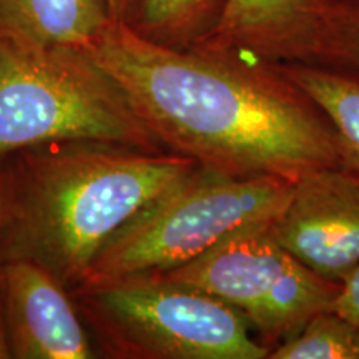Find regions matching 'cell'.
<instances>
[{
    "label": "cell",
    "mask_w": 359,
    "mask_h": 359,
    "mask_svg": "<svg viewBox=\"0 0 359 359\" xmlns=\"http://www.w3.org/2000/svg\"><path fill=\"white\" fill-rule=\"evenodd\" d=\"M88 53L167 151L226 177L296 183L343 167L334 128L275 64L240 53L177 48L111 20Z\"/></svg>",
    "instance_id": "obj_1"
},
{
    "label": "cell",
    "mask_w": 359,
    "mask_h": 359,
    "mask_svg": "<svg viewBox=\"0 0 359 359\" xmlns=\"http://www.w3.org/2000/svg\"><path fill=\"white\" fill-rule=\"evenodd\" d=\"M198 168L102 142L24 148L0 170V263L29 259L77 288L116 233Z\"/></svg>",
    "instance_id": "obj_2"
},
{
    "label": "cell",
    "mask_w": 359,
    "mask_h": 359,
    "mask_svg": "<svg viewBox=\"0 0 359 359\" xmlns=\"http://www.w3.org/2000/svg\"><path fill=\"white\" fill-rule=\"evenodd\" d=\"M64 142L167 151L88 50L0 35V160Z\"/></svg>",
    "instance_id": "obj_3"
},
{
    "label": "cell",
    "mask_w": 359,
    "mask_h": 359,
    "mask_svg": "<svg viewBox=\"0 0 359 359\" xmlns=\"http://www.w3.org/2000/svg\"><path fill=\"white\" fill-rule=\"evenodd\" d=\"M72 294L115 358L268 359L243 313L160 273L83 281Z\"/></svg>",
    "instance_id": "obj_4"
},
{
    "label": "cell",
    "mask_w": 359,
    "mask_h": 359,
    "mask_svg": "<svg viewBox=\"0 0 359 359\" xmlns=\"http://www.w3.org/2000/svg\"><path fill=\"white\" fill-rule=\"evenodd\" d=\"M293 185L276 177L236 178L200 167L116 233L85 281L177 268L238 228L276 219Z\"/></svg>",
    "instance_id": "obj_5"
},
{
    "label": "cell",
    "mask_w": 359,
    "mask_h": 359,
    "mask_svg": "<svg viewBox=\"0 0 359 359\" xmlns=\"http://www.w3.org/2000/svg\"><path fill=\"white\" fill-rule=\"evenodd\" d=\"M273 222L238 228L190 262L160 273L243 313L269 353L314 314L333 309L341 290L283 248Z\"/></svg>",
    "instance_id": "obj_6"
},
{
    "label": "cell",
    "mask_w": 359,
    "mask_h": 359,
    "mask_svg": "<svg viewBox=\"0 0 359 359\" xmlns=\"http://www.w3.org/2000/svg\"><path fill=\"white\" fill-rule=\"evenodd\" d=\"M271 231L294 258L343 285L359 264V177L338 167L298 180Z\"/></svg>",
    "instance_id": "obj_7"
},
{
    "label": "cell",
    "mask_w": 359,
    "mask_h": 359,
    "mask_svg": "<svg viewBox=\"0 0 359 359\" xmlns=\"http://www.w3.org/2000/svg\"><path fill=\"white\" fill-rule=\"evenodd\" d=\"M0 299L17 359L95 358L65 285L29 259L0 263Z\"/></svg>",
    "instance_id": "obj_8"
},
{
    "label": "cell",
    "mask_w": 359,
    "mask_h": 359,
    "mask_svg": "<svg viewBox=\"0 0 359 359\" xmlns=\"http://www.w3.org/2000/svg\"><path fill=\"white\" fill-rule=\"evenodd\" d=\"M336 0H224L222 15L195 47L266 64H314Z\"/></svg>",
    "instance_id": "obj_9"
},
{
    "label": "cell",
    "mask_w": 359,
    "mask_h": 359,
    "mask_svg": "<svg viewBox=\"0 0 359 359\" xmlns=\"http://www.w3.org/2000/svg\"><path fill=\"white\" fill-rule=\"evenodd\" d=\"M111 19L105 0H0V35L88 50Z\"/></svg>",
    "instance_id": "obj_10"
},
{
    "label": "cell",
    "mask_w": 359,
    "mask_h": 359,
    "mask_svg": "<svg viewBox=\"0 0 359 359\" xmlns=\"http://www.w3.org/2000/svg\"><path fill=\"white\" fill-rule=\"evenodd\" d=\"M333 125L343 168L359 177V69L327 64H275Z\"/></svg>",
    "instance_id": "obj_11"
},
{
    "label": "cell",
    "mask_w": 359,
    "mask_h": 359,
    "mask_svg": "<svg viewBox=\"0 0 359 359\" xmlns=\"http://www.w3.org/2000/svg\"><path fill=\"white\" fill-rule=\"evenodd\" d=\"M223 6L224 0H140L130 25L154 42L190 48L208 37Z\"/></svg>",
    "instance_id": "obj_12"
},
{
    "label": "cell",
    "mask_w": 359,
    "mask_h": 359,
    "mask_svg": "<svg viewBox=\"0 0 359 359\" xmlns=\"http://www.w3.org/2000/svg\"><path fill=\"white\" fill-rule=\"evenodd\" d=\"M268 359H359V327L333 309L321 311Z\"/></svg>",
    "instance_id": "obj_13"
},
{
    "label": "cell",
    "mask_w": 359,
    "mask_h": 359,
    "mask_svg": "<svg viewBox=\"0 0 359 359\" xmlns=\"http://www.w3.org/2000/svg\"><path fill=\"white\" fill-rule=\"evenodd\" d=\"M314 64L359 69V0H336Z\"/></svg>",
    "instance_id": "obj_14"
},
{
    "label": "cell",
    "mask_w": 359,
    "mask_h": 359,
    "mask_svg": "<svg viewBox=\"0 0 359 359\" xmlns=\"http://www.w3.org/2000/svg\"><path fill=\"white\" fill-rule=\"evenodd\" d=\"M333 311L359 327V264L341 285Z\"/></svg>",
    "instance_id": "obj_15"
},
{
    "label": "cell",
    "mask_w": 359,
    "mask_h": 359,
    "mask_svg": "<svg viewBox=\"0 0 359 359\" xmlns=\"http://www.w3.org/2000/svg\"><path fill=\"white\" fill-rule=\"evenodd\" d=\"M8 358H13V354L11 346V338H8L6 313H4V304L2 299H0V359Z\"/></svg>",
    "instance_id": "obj_16"
},
{
    "label": "cell",
    "mask_w": 359,
    "mask_h": 359,
    "mask_svg": "<svg viewBox=\"0 0 359 359\" xmlns=\"http://www.w3.org/2000/svg\"><path fill=\"white\" fill-rule=\"evenodd\" d=\"M107 7H109V12L114 20H125L127 22V15L130 7L133 6V0H105ZM140 2V0H138Z\"/></svg>",
    "instance_id": "obj_17"
}]
</instances>
